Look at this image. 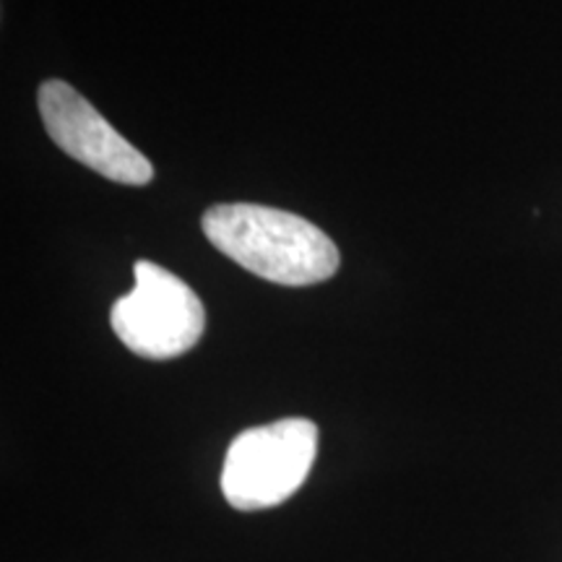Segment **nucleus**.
Masks as SVG:
<instances>
[{
	"instance_id": "nucleus-1",
	"label": "nucleus",
	"mask_w": 562,
	"mask_h": 562,
	"mask_svg": "<svg viewBox=\"0 0 562 562\" xmlns=\"http://www.w3.org/2000/svg\"><path fill=\"white\" fill-rule=\"evenodd\" d=\"M203 235L224 256L281 286H311L339 271L326 232L290 211L258 203H220L203 214Z\"/></svg>"
},
{
	"instance_id": "nucleus-2",
	"label": "nucleus",
	"mask_w": 562,
	"mask_h": 562,
	"mask_svg": "<svg viewBox=\"0 0 562 562\" xmlns=\"http://www.w3.org/2000/svg\"><path fill=\"white\" fill-rule=\"evenodd\" d=\"M318 453V427L290 417L250 427L232 440L222 467V492L232 508L252 513L281 505L305 484Z\"/></svg>"
},
{
	"instance_id": "nucleus-3",
	"label": "nucleus",
	"mask_w": 562,
	"mask_h": 562,
	"mask_svg": "<svg viewBox=\"0 0 562 562\" xmlns=\"http://www.w3.org/2000/svg\"><path fill=\"white\" fill-rule=\"evenodd\" d=\"M136 286L112 305L110 323L133 355L172 360L201 341L206 313L191 286L161 266H133Z\"/></svg>"
},
{
	"instance_id": "nucleus-4",
	"label": "nucleus",
	"mask_w": 562,
	"mask_h": 562,
	"mask_svg": "<svg viewBox=\"0 0 562 562\" xmlns=\"http://www.w3.org/2000/svg\"><path fill=\"white\" fill-rule=\"evenodd\" d=\"M40 115L47 136L102 178L123 186H146L154 178L151 161L104 121L70 83L50 79L40 87Z\"/></svg>"
}]
</instances>
